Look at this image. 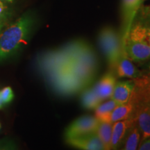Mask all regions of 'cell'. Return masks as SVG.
Wrapping results in <instances>:
<instances>
[{"label":"cell","mask_w":150,"mask_h":150,"mask_svg":"<svg viewBox=\"0 0 150 150\" xmlns=\"http://www.w3.org/2000/svg\"><path fill=\"white\" fill-rule=\"evenodd\" d=\"M33 18L26 14L0 34V62L8 59L26 45L32 29Z\"/></svg>","instance_id":"6da1fadb"},{"label":"cell","mask_w":150,"mask_h":150,"mask_svg":"<svg viewBox=\"0 0 150 150\" xmlns=\"http://www.w3.org/2000/svg\"><path fill=\"white\" fill-rule=\"evenodd\" d=\"M85 41L76 40L62 47L42 54L37 59V65L45 77L65 67L76 56Z\"/></svg>","instance_id":"7a4b0ae2"},{"label":"cell","mask_w":150,"mask_h":150,"mask_svg":"<svg viewBox=\"0 0 150 150\" xmlns=\"http://www.w3.org/2000/svg\"><path fill=\"white\" fill-rule=\"evenodd\" d=\"M99 43L110 70L115 72L121 54V36L112 27H105L99 32Z\"/></svg>","instance_id":"3957f363"},{"label":"cell","mask_w":150,"mask_h":150,"mask_svg":"<svg viewBox=\"0 0 150 150\" xmlns=\"http://www.w3.org/2000/svg\"><path fill=\"white\" fill-rule=\"evenodd\" d=\"M144 1L145 0H122V45L125 44L128 38L133 22Z\"/></svg>","instance_id":"277c9868"},{"label":"cell","mask_w":150,"mask_h":150,"mask_svg":"<svg viewBox=\"0 0 150 150\" xmlns=\"http://www.w3.org/2000/svg\"><path fill=\"white\" fill-rule=\"evenodd\" d=\"M99 121L96 117L83 115L73 121L67 127L65 132V139L95 133Z\"/></svg>","instance_id":"5b68a950"},{"label":"cell","mask_w":150,"mask_h":150,"mask_svg":"<svg viewBox=\"0 0 150 150\" xmlns=\"http://www.w3.org/2000/svg\"><path fill=\"white\" fill-rule=\"evenodd\" d=\"M127 56L131 61L142 62L150 59V45L127 38L124 45Z\"/></svg>","instance_id":"8992f818"},{"label":"cell","mask_w":150,"mask_h":150,"mask_svg":"<svg viewBox=\"0 0 150 150\" xmlns=\"http://www.w3.org/2000/svg\"><path fill=\"white\" fill-rule=\"evenodd\" d=\"M69 145L83 150H104V146L96 133L65 139Z\"/></svg>","instance_id":"52a82bcc"},{"label":"cell","mask_w":150,"mask_h":150,"mask_svg":"<svg viewBox=\"0 0 150 150\" xmlns=\"http://www.w3.org/2000/svg\"><path fill=\"white\" fill-rule=\"evenodd\" d=\"M134 83L132 97L138 104H147L150 103V73L140 77L133 79Z\"/></svg>","instance_id":"ba28073f"},{"label":"cell","mask_w":150,"mask_h":150,"mask_svg":"<svg viewBox=\"0 0 150 150\" xmlns=\"http://www.w3.org/2000/svg\"><path fill=\"white\" fill-rule=\"evenodd\" d=\"M115 72L119 77H128L132 79L140 77L144 75L143 73L138 70L129 59L125 45H122L120 57L118 61Z\"/></svg>","instance_id":"9c48e42d"},{"label":"cell","mask_w":150,"mask_h":150,"mask_svg":"<svg viewBox=\"0 0 150 150\" xmlns=\"http://www.w3.org/2000/svg\"><path fill=\"white\" fill-rule=\"evenodd\" d=\"M135 121H136V117L133 113L130 117L127 119L112 123L110 149H120L127 131Z\"/></svg>","instance_id":"30bf717a"},{"label":"cell","mask_w":150,"mask_h":150,"mask_svg":"<svg viewBox=\"0 0 150 150\" xmlns=\"http://www.w3.org/2000/svg\"><path fill=\"white\" fill-rule=\"evenodd\" d=\"M134 114L141 134L140 144L150 137V106L148 104L136 105Z\"/></svg>","instance_id":"8fae6325"},{"label":"cell","mask_w":150,"mask_h":150,"mask_svg":"<svg viewBox=\"0 0 150 150\" xmlns=\"http://www.w3.org/2000/svg\"><path fill=\"white\" fill-rule=\"evenodd\" d=\"M116 84L115 74L112 72L106 73L99 79L93 88L102 100L111 98Z\"/></svg>","instance_id":"7c38bea8"},{"label":"cell","mask_w":150,"mask_h":150,"mask_svg":"<svg viewBox=\"0 0 150 150\" xmlns=\"http://www.w3.org/2000/svg\"><path fill=\"white\" fill-rule=\"evenodd\" d=\"M134 88V83L133 80L116 83L111 99L118 105L127 103L131 98Z\"/></svg>","instance_id":"4fadbf2b"},{"label":"cell","mask_w":150,"mask_h":150,"mask_svg":"<svg viewBox=\"0 0 150 150\" xmlns=\"http://www.w3.org/2000/svg\"><path fill=\"white\" fill-rule=\"evenodd\" d=\"M136 104L134 98L132 97V95L129 102L122 104L117 105L114 108L113 110L110 112L108 116V122L114 123L117 121L127 119L134 113Z\"/></svg>","instance_id":"5bb4252c"},{"label":"cell","mask_w":150,"mask_h":150,"mask_svg":"<svg viewBox=\"0 0 150 150\" xmlns=\"http://www.w3.org/2000/svg\"><path fill=\"white\" fill-rule=\"evenodd\" d=\"M141 134L138 124L136 121L131 125L127 131L125 138L122 144L120 149L123 150H136L138 149L140 144Z\"/></svg>","instance_id":"9a60e30c"},{"label":"cell","mask_w":150,"mask_h":150,"mask_svg":"<svg viewBox=\"0 0 150 150\" xmlns=\"http://www.w3.org/2000/svg\"><path fill=\"white\" fill-rule=\"evenodd\" d=\"M129 38L147 43L150 45V24L134 21L131 26Z\"/></svg>","instance_id":"2e32d148"},{"label":"cell","mask_w":150,"mask_h":150,"mask_svg":"<svg viewBox=\"0 0 150 150\" xmlns=\"http://www.w3.org/2000/svg\"><path fill=\"white\" fill-rule=\"evenodd\" d=\"M112 130V123L108 122H99L95 133L102 142L105 150L110 149Z\"/></svg>","instance_id":"e0dca14e"},{"label":"cell","mask_w":150,"mask_h":150,"mask_svg":"<svg viewBox=\"0 0 150 150\" xmlns=\"http://www.w3.org/2000/svg\"><path fill=\"white\" fill-rule=\"evenodd\" d=\"M102 102V100L93 88L84 90L81 96V104L83 108L88 110H95Z\"/></svg>","instance_id":"ac0fdd59"},{"label":"cell","mask_w":150,"mask_h":150,"mask_svg":"<svg viewBox=\"0 0 150 150\" xmlns=\"http://www.w3.org/2000/svg\"><path fill=\"white\" fill-rule=\"evenodd\" d=\"M117 105L112 99L103 104H100L95 109V117L99 122H108V116Z\"/></svg>","instance_id":"d6986e66"},{"label":"cell","mask_w":150,"mask_h":150,"mask_svg":"<svg viewBox=\"0 0 150 150\" xmlns=\"http://www.w3.org/2000/svg\"><path fill=\"white\" fill-rule=\"evenodd\" d=\"M134 20L142 23L150 24V5L142 6Z\"/></svg>","instance_id":"ffe728a7"},{"label":"cell","mask_w":150,"mask_h":150,"mask_svg":"<svg viewBox=\"0 0 150 150\" xmlns=\"http://www.w3.org/2000/svg\"><path fill=\"white\" fill-rule=\"evenodd\" d=\"M14 98V93L12 88L9 86L4 88L0 91V99L4 104H8Z\"/></svg>","instance_id":"44dd1931"},{"label":"cell","mask_w":150,"mask_h":150,"mask_svg":"<svg viewBox=\"0 0 150 150\" xmlns=\"http://www.w3.org/2000/svg\"><path fill=\"white\" fill-rule=\"evenodd\" d=\"M138 149L140 150H150V137L138 145Z\"/></svg>","instance_id":"7402d4cb"},{"label":"cell","mask_w":150,"mask_h":150,"mask_svg":"<svg viewBox=\"0 0 150 150\" xmlns=\"http://www.w3.org/2000/svg\"><path fill=\"white\" fill-rule=\"evenodd\" d=\"M6 10V6L4 4L2 1H0V22H1V20H2V18L4 16V14Z\"/></svg>","instance_id":"603a6c76"},{"label":"cell","mask_w":150,"mask_h":150,"mask_svg":"<svg viewBox=\"0 0 150 150\" xmlns=\"http://www.w3.org/2000/svg\"><path fill=\"white\" fill-rule=\"evenodd\" d=\"M4 104L2 102H1V99H0V109H1V108H3V106H4Z\"/></svg>","instance_id":"cb8c5ba5"},{"label":"cell","mask_w":150,"mask_h":150,"mask_svg":"<svg viewBox=\"0 0 150 150\" xmlns=\"http://www.w3.org/2000/svg\"><path fill=\"white\" fill-rule=\"evenodd\" d=\"M147 68H148V71H149V72L150 73V62L149 63H148L147 65Z\"/></svg>","instance_id":"d4e9b609"},{"label":"cell","mask_w":150,"mask_h":150,"mask_svg":"<svg viewBox=\"0 0 150 150\" xmlns=\"http://www.w3.org/2000/svg\"><path fill=\"white\" fill-rule=\"evenodd\" d=\"M6 1H10V2H11V1H13V0H6Z\"/></svg>","instance_id":"484cf974"},{"label":"cell","mask_w":150,"mask_h":150,"mask_svg":"<svg viewBox=\"0 0 150 150\" xmlns=\"http://www.w3.org/2000/svg\"><path fill=\"white\" fill-rule=\"evenodd\" d=\"M1 124H0V129H1Z\"/></svg>","instance_id":"4316f807"},{"label":"cell","mask_w":150,"mask_h":150,"mask_svg":"<svg viewBox=\"0 0 150 150\" xmlns=\"http://www.w3.org/2000/svg\"><path fill=\"white\" fill-rule=\"evenodd\" d=\"M148 105H149V106H150V103H149V104H147Z\"/></svg>","instance_id":"83f0119b"}]
</instances>
